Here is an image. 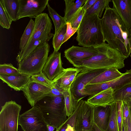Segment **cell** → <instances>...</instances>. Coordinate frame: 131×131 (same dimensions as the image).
<instances>
[{
    "label": "cell",
    "instance_id": "cell-1",
    "mask_svg": "<svg viewBox=\"0 0 131 131\" xmlns=\"http://www.w3.org/2000/svg\"><path fill=\"white\" fill-rule=\"evenodd\" d=\"M101 24L105 41L128 58L130 53L128 31L115 10L109 6L106 8Z\"/></svg>",
    "mask_w": 131,
    "mask_h": 131
},
{
    "label": "cell",
    "instance_id": "cell-2",
    "mask_svg": "<svg viewBox=\"0 0 131 131\" xmlns=\"http://www.w3.org/2000/svg\"><path fill=\"white\" fill-rule=\"evenodd\" d=\"M96 46L98 54L81 61L80 68L83 69L115 68L119 70L124 67V61L126 58L118 50L105 42Z\"/></svg>",
    "mask_w": 131,
    "mask_h": 131
},
{
    "label": "cell",
    "instance_id": "cell-3",
    "mask_svg": "<svg viewBox=\"0 0 131 131\" xmlns=\"http://www.w3.org/2000/svg\"><path fill=\"white\" fill-rule=\"evenodd\" d=\"M77 32L76 40L80 46L94 47L105 42L101 19L96 14L84 15Z\"/></svg>",
    "mask_w": 131,
    "mask_h": 131
},
{
    "label": "cell",
    "instance_id": "cell-4",
    "mask_svg": "<svg viewBox=\"0 0 131 131\" xmlns=\"http://www.w3.org/2000/svg\"><path fill=\"white\" fill-rule=\"evenodd\" d=\"M36 105L40 107L47 125L59 128L67 119L63 96H46Z\"/></svg>",
    "mask_w": 131,
    "mask_h": 131
},
{
    "label": "cell",
    "instance_id": "cell-5",
    "mask_svg": "<svg viewBox=\"0 0 131 131\" xmlns=\"http://www.w3.org/2000/svg\"><path fill=\"white\" fill-rule=\"evenodd\" d=\"M49 51L50 46L47 42L40 44L26 58L18 63L19 71L31 76L42 71Z\"/></svg>",
    "mask_w": 131,
    "mask_h": 131
},
{
    "label": "cell",
    "instance_id": "cell-6",
    "mask_svg": "<svg viewBox=\"0 0 131 131\" xmlns=\"http://www.w3.org/2000/svg\"><path fill=\"white\" fill-rule=\"evenodd\" d=\"M18 123L24 131H48L42 111L36 105L20 115Z\"/></svg>",
    "mask_w": 131,
    "mask_h": 131
},
{
    "label": "cell",
    "instance_id": "cell-7",
    "mask_svg": "<svg viewBox=\"0 0 131 131\" xmlns=\"http://www.w3.org/2000/svg\"><path fill=\"white\" fill-rule=\"evenodd\" d=\"M21 106L15 101L6 102L0 113V131H18Z\"/></svg>",
    "mask_w": 131,
    "mask_h": 131
},
{
    "label": "cell",
    "instance_id": "cell-8",
    "mask_svg": "<svg viewBox=\"0 0 131 131\" xmlns=\"http://www.w3.org/2000/svg\"><path fill=\"white\" fill-rule=\"evenodd\" d=\"M79 107L76 118L75 131H91L94 122V106L83 100L78 102Z\"/></svg>",
    "mask_w": 131,
    "mask_h": 131
},
{
    "label": "cell",
    "instance_id": "cell-9",
    "mask_svg": "<svg viewBox=\"0 0 131 131\" xmlns=\"http://www.w3.org/2000/svg\"><path fill=\"white\" fill-rule=\"evenodd\" d=\"M106 69H84L77 74L71 85L70 90L78 102L84 98L83 95L84 86Z\"/></svg>",
    "mask_w": 131,
    "mask_h": 131
},
{
    "label": "cell",
    "instance_id": "cell-10",
    "mask_svg": "<svg viewBox=\"0 0 131 131\" xmlns=\"http://www.w3.org/2000/svg\"><path fill=\"white\" fill-rule=\"evenodd\" d=\"M64 56L73 65L80 68V63L82 60L98 54L96 46L79 47L73 46L64 51Z\"/></svg>",
    "mask_w": 131,
    "mask_h": 131
},
{
    "label": "cell",
    "instance_id": "cell-11",
    "mask_svg": "<svg viewBox=\"0 0 131 131\" xmlns=\"http://www.w3.org/2000/svg\"><path fill=\"white\" fill-rule=\"evenodd\" d=\"M49 0H19L18 20L28 17L35 18L42 13Z\"/></svg>",
    "mask_w": 131,
    "mask_h": 131
},
{
    "label": "cell",
    "instance_id": "cell-12",
    "mask_svg": "<svg viewBox=\"0 0 131 131\" xmlns=\"http://www.w3.org/2000/svg\"><path fill=\"white\" fill-rule=\"evenodd\" d=\"M52 86L30 81L22 91L29 104L33 107L45 97L50 96Z\"/></svg>",
    "mask_w": 131,
    "mask_h": 131
},
{
    "label": "cell",
    "instance_id": "cell-13",
    "mask_svg": "<svg viewBox=\"0 0 131 131\" xmlns=\"http://www.w3.org/2000/svg\"><path fill=\"white\" fill-rule=\"evenodd\" d=\"M61 57V53L54 51L48 57L42 72L52 83L61 73L64 68Z\"/></svg>",
    "mask_w": 131,
    "mask_h": 131
},
{
    "label": "cell",
    "instance_id": "cell-14",
    "mask_svg": "<svg viewBox=\"0 0 131 131\" xmlns=\"http://www.w3.org/2000/svg\"><path fill=\"white\" fill-rule=\"evenodd\" d=\"M82 68H64L62 72L51 83L52 85L61 92L71 88L77 74L83 70Z\"/></svg>",
    "mask_w": 131,
    "mask_h": 131
},
{
    "label": "cell",
    "instance_id": "cell-15",
    "mask_svg": "<svg viewBox=\"0 0 131 131\" xmlns=\"http://www.w3.org/2000/svg\"><path fill=\"white\" fill-rule=\"evenodd\" d=\"M31 76L20 73L11 75L0 74V79L12 89L22 90L30 81Z\"/></svg>",
    "mask_w": 131,
    "mask_h": 131
},
{
    "label": "cell",
    "instance_id": "cell-16",
    "mask_svg": "<svg viewBox=\"0 0 131 131\" xmlns=\"http://www.w3.org/2000/svg\"><path fill=\"white\" fill-rule=\"evenodd\" d=\"M113 9L120 17L128 31L131 29V0H112Z\"/></svg>",
    "mask_w": 131,
    "mask_h": 131
},
{
    "label": "cell",
    "instance_id": "cell-17",
    "mask_svg": "<svg viewBox=\"0 0 131 131\" xmlns=\"http://www.w3.org/2000/svg\"><path fill=\"white\" fill-rule=\"evenodd\" d=\"M114 90L110 88L98 93L90 95L87 102L94 106H105L114 102Z\"/></svg>",
    "mask_w": 131,
    "mask_h": 131
},
{
    "label": "cell",
    "instance_id": "cell-18",
    "mask_svg": "<svg viewBox=\"0 0 131 131\" xmlns=\"http://www.w3.org/2000/svg\"><path fill=\"white\" fill-rule=\"evenodd\" d=\"M110 113V105L105 106H95L94 107V123L103 131H106L107 129Z\"/></svg>",
    "mask_w": 131,
    "mask_h": 131
},
{
    "label": "cell",
    "instance_id": "cell-19",
    "mask_svg": "<svg viewBox=\"0 0 131 131\" xmlns=\"http://www.w3.org/2000/svg\"><path fill=\"white\" fill-rule=\"evenodd\" d=\"M87 0H64L65 9L64 17L67 23L70 20L77 11L82 7Z\"/></svg>",
    "mask_w": 131,
    "mask_h": 131
},
{
    "label": "cell",
    "instance_id": "cell-20",
    "mask_svg": "<svg viewBox=\"0 0 131 131\" xmlns=\"http://www.w3.org/2000/svg\"><path fill=\"white\" fill-rule=\"evenodd\" d=\"M61 92L63 97L65 109L68 117L72 115L75 110L78 102L72 93L70 88L63 91Z\"/></svg>",
    "mask_w": 131,
    "mask_h": 131
},
{
    "label": "cell",
    "instance_id": "cell-21",
    "mask_svg": "<svg viewBox=\"0 0 131 131\" xmlns=\"http://www.w3.org/2000/svg\"><path fill=\"white\" fill-rule=\"evenodd\" d=\"M123 73L116 68L106 69L87 84L109 81L120 77L123 75Z\"/></svg>",
    "mask_w": 131,
    "mask_h": 131
},
{
    "label": "cell",
    "instance_id": "cell-22",
    "mask_svg": "<svg viewBox=\"0 0 131 131\" xmlns=\"http://www.w3.org/2000/svg\"><path fill=\"white\" fill-rule=\"evenodd\" d=\"M5 9L13 21L18 20L19 0H1Z\"/></svg>",
    "mask_w": 131,
    "mask_h": 131
},
{
    "label": "cell",
    "instance_id": "cell-23",
    "mask_svg": "<svg viewBox=\"0 0 131 131\" xmlns=\"http://www.w3.org/2000/svg\"><path fill=\"white\" fill-rule=\"evenodd\" d=\"M49 15L51 18L55 27V32L53 37L55 36L61 29L66 24L67 22L64 17L59 15L49 5H47Z\"/></svg>",
    "mask_w": 131,
    "mask_h": 131
},
{
    "label": "cell",
    "instance_id": "cell-24",
    "mask_svg": "<svg viewBox=\"0 0 131 131\" xmlns=\"http://www.w3.org/2000/svg\"><path fill=\"white\" fill-rule=\"evenodd\" d=\"M110 117L106 131H119L117 119V102L114 101L110 105Z\"/></svg>",
    "mask_w": 131,
    "mask_h": 131
},
{
    "label": "cell",
    "instance_id": "cell-25",
    "mask_svg": "<svg viewBox=\"0 0 131 131\" xmlns=\"http://www.w3.org/2000/svg\"><path fill=\"white\" fill-rule=\"evenodd\" d=\"M111 1L110 0H97L94 5L86 11L85 15L96 14L101 18L104 10L109 7V3Z\"/></svg>",
    "mask_w": 131,
    "mask_h": 131
},
{
    "label": "cell",
    "instance_id": "cell-26",
    "mask_svg": "<svg viewBox=\"0 0 131 131\" xmlns=\"http://www.w3.org/2000/svg\"><path fill=\"white\" fill-rule=\"evenodd\" d=\"M79 107L78 103L76 109L73 114L68 117L66 121L59 128L56 129V131H75V119Z\"/></svg>",
    "mask_w": 131,
    "mask_h": 131
},
{
    "label": "cell",
    "instance_id": "cell-27",
    "mask_svg": "<svg viewBox=\"0 0 131 131\" xmlns=\"http://www.w3.org/2000/svg\"><path fill=\"white\" fill-rule=\"evenodd\" d=\"M34 26L35 21L31 19L20 38L19 46L20 51L22 50L28 44L32 35Z\"/></svg>",
    "mask_w": 131,
    "mask_h": 131
},
{
    "label": "cell",
    "instance_id": "cell-28",
    "mask_svg": "<svg viewBox=\"0 0 131 131\" xmlns=\"http://www.w3.org/2000/svg\"><path fill=\"white\" fill-rule=\"evenodd\" d=\"M114 102H127L131 99V85L116 90L114 92Z\"/></svg>",
    "mask_w": 131,
    "mask_h": 131
},
{
    "label": "cell",
    "instance_id": "cell-29",
    "mask_svg": "<svg viewBox=\"0 0 131 131\" xmlns=\"http://www.w3.org/2000/svg\"><path fill=\"white\" fill-rule=\"evenodd\" d=\"M67 28L66 24L55 36L53 37L52 44L54 51H58L63 44V42L66 32Z\"/></svg>",
    "mask_w": 131,
    "mask_h": 131
},
{
    "label": "cell",
    "instance_id": "cell-30",
    "mask_svg": "<svg viewBox=\"0 0 131 131\" xmlns=\"http://www.w3.org/2000/svg\"><path fill=\"white\" fill-rule=\"evenodd\" d=\"M12 21L6 11L1 0H0V25L8 29L10 27Z\"/></svg>",
    "mask_w": 131,
    "mask_h": 131
},
{
    "label": "cell",
    "instance_id": "cell-31",
    "mask_svg": "<svg viewBox=\"0 0 131 131\" xmlns=\"http://www.w3.org/2000/svg\"><path fill=\"white\" fill-rule=\"evenodd\" d=\"M86 10L82 7L80 8L69 21L73 28L78 29L85 14Z\"/></svg>",
    "mask_w": 131,
    "mask_h": 131
},
{
    "label": "cell",
    "instance_id": "cell-32",
    "mask_svg": "<svg viewBox=\"0 0 131 131\" xmlns=\"http://www.w3.org/2000/svg\"><path fill=\"white\" fill-rule=\"evenodd\" d=\"M18 69L11 63L0 64V74L11 75L20 73Z\"/></svg>",
    "mask_w": 131,
    "mask_h": 131
},
{
    "label": "cell",
    "instance_id": "cell-33",
    "mask_svg": "<svg viewBox=\"0 0 131 131\" xmlns=\"http://www.w3.org/2000/svg\"><path fill=\"white\" fill-rule=\"evenodd\" d=\"M30 81L36 82L45 85L52 87L51 82L47 79L42 71L31 76Z\"/></svg>",
    "mask_w": 131,
    "mask_h": 131
},
{
    "label": "cell",
    "instance_id": "cell-34",
    "mask_svg": "<svg viewBox=\"0 0 131 131\" xmlns=\"http://www.w3.org/2000/svg\"><path fill=\"white\" fill-rule=\"evenodd\" d=\"M117 102V119L119 131H123L122 105V101Z\"/></svg>",
    "mask_w": 131,
    "mask_h": 131
},
{
    "label": "cell",
    "instance_id": "cell-35",
    "mask_svg": "<svg viewBox=\"0 0 131 131\" xmlns=\"http://www.w3.org/2000/svg\"><path fill=\"white\" fill-rule=\"evenodd\" d=\"M67 28L63 43L67 41L70 38L77 32L78 28H73L70 23H66Z\"/></svg>",
    "mask_w": 131,
    "mask_h": 131
},
{
    "label": "cell",
    "instance_id": "cell-36",
    "mask_svg": "<svg viewBox=\"0 0 131 131\" xmlns=\"http://www.w3.org/2000/svg\"><path fill=\"white\" fill-rule=\"evenodd\" d=\"M96 1L97 0H87L82 7L86 11L94 5Z\"/></svg>",
    "mask_w": 131,
    "mask_h": 131
},
{
    "label": "cell",
    "instance_id": "cell-37",
    "mask_svg": "<svg viewBox=\"0 0 131 131\" xmlns=\"http://www.w3.org/2000/svg\"><path fill=\"white\" fill-rule=\"evenodd\" d=\"M123 126L124 131H131V113L130 111L128 123L126 125H123Z\"/></svg>",
    "mask_w": 131,
    "mask_h": 131
},
{
    "label": "cell",
    "instance_id": "cell-38",
    "mask_svg": "<svg viewBox=\"0 0 131 131\" xmlns=\"http://www.w3.org/2000/svg\"><path fill=\"white\" fill-rule=\"evenodd\" d=\"M91 131H103L100 129L94 123L93 127Z\"/></svg>",
    "mask_w": 131,
    "mask_h": 131
},
{
    "label": "cell",
    "instance_id": "cell-39",
    "mask_svg": "<svg viewBox=\"0 0 131 131\" xmlns=\"http://www.w3.org/2000/svg\"><path fill=\"white\" fill-rule=\"evenodd\" d=\"M128 39L129 43L130 49V53H131V29L128 31Z\"/></svg>",
    "mask_w": 131,
    "mask_h": 131
},
{
    "label": "cell",
    "instance_id": "cell-40",
    "mask_svg": "<svg viewBox=\"0 0 131 131\" xmlns=\"http://www.w3.org/2000/svg\"><path fill=\"white\" fill-rule=\"evenodd\" d=\"M48 131H53L56 128L53 126L47 125Z\"/></svg>",
    "mask_w": 131,
    "mask_h": 131
},
{
    "label": "cell",
    "instance_id": "cell-41",
    "mask_svg": "<svg viewBox=\"0 0 131 131\" xmlns=\"http://www.w3.org/2000/svg\"><path fill=\"white\" fill-rule=\"evenodd\" d=\"M126 103L129 107L131 108V99Z\"/></svg>",
    "mask_w": 131,
    "mask_h": 131
},
{
    "label": "cell",
    "instance_id": "cell-42",
    "mask_svg": "<svg viewBox=\"0 0 131 131\" xmlns=\"http://www.w3.org/2000/svg\"><path fill=\"white\" fill-rule=\"evenodd\" d=\"M129 110H130V112L131 113V108H130L129 107Z\"/></svg>",
    "mask_w": 131,
    "mask_h": 131
}]
</instances>
